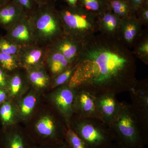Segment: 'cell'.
<instances>
[{
	"label": "cell",
	"mask_w": 148,
	"mask_h": 148,
	"mask_svg": "<svg viewBox=\"0 0 148 148\" xmlns=\"http://www.w3.org/2000/svg\"><path fill=\"white\" fill-rule=\"evenodd\" d=\"M75 66L67 83L74 89L116 95L129 91L136 81L132 59L109 46L96 45L85 49Z\"/></svg>",
	"instance_id": "cell-1"
},
{
	"label": "cell",
	"mask_w": 148,
	"mask_h": 148,
	"mask_svg": "<svg viewBox=\"0 0 148 148\" xmlns=\"http://www.w3.org/2000/svg\"><path fill=\"white\" fill-rule=\"evenodd\" d=\"M109 126L114 142L126 148H145V142L131 104L120 102L119 110Z\"/></svg>",
	"instance_id": "cell-2"
},
{
	"label": "cell",
	"mask_w": 148,
	"mask_h": 148,
	"mask_svg": "<svg viewBox=\"0 0 148 148\" xmlns=\"http://www.w3.org/2000/svg\"><path fill=\"white\" fill-rule=\"evenodd\" d=\"M29 18L37 45L48 47L60 38L62 22L52 2L38 6Z\"/></svg>",
	"instance_id": "cell-3"
},
{
	"label": "cell",
	"mask_w": 148,
	"mask_h": 148,
	"mask_svg": "<svg viewBox=\"0 0 148 148\" xmlns=\"http://www.w3.org/2000/svg\"><path fill=\"white\" fill-rule=\"evenodd\" d=\"M70 127L83 140L86 148H106L114 142L109 125L98 119L73 115Z\"/></svg>",
	"instance_id": "cell-4"
},
{
	"label": "cell",
	"mask_w": 148,
	"mask_h": 148,
	"mask_svg": "<svg viewBox=\"0 0 148 148\" xmlns=\"http://www.w3.org/2000/svg\"><path fill=\"white\" fill-rule=\"evenodd\" d=\"M67 127L66 122L58 112L53 114H48L38 120L31 138L40 145L61 143L65 140Z\"/></svg>",
	"instance_id": "cell-5"
},
{
	"label": "cell",
	"mask_w": 148,
	"mask_h": 148,
	"mask_svg": "<svg viewBox=\"0 0 148 148\" xmlns=\"http://www.w3.org/2000/svg\"><path fill=\"white\" fill-rule=\"evenodd\" d=\"M131 105L140 124L146 145L148 144V86L146 82H135L129 91Z\"/></svg>",
	"instance_id": "cell-6"
},
{
	"label": "cell",
	"mask_w": 148,
	"mask_h": 148,
	"mask_svg": "<svg viewBox=\"0 0 148 148\" xmlns=\"http://www.w3.org/2000/svg\"><path fill=\"white\" fill-rule=\"evenodd\" d=\"M58 13L62 24L71 34L91 28L90 17L92 13L81 6H69L58 11Z\"/></svg>",
	"instance_id": "cell-7"
},
{
	"label": "cell",
	"mask_w": 148,
	"mask_h": 148,
	"mask_svg": "<svg viewBox=\"0 0 148 148\" xmlns=\"http://www.w3.org/2000/svg\"><path fill=\"white\" fill-rule=\"evenodd\" d=\"M55 88L51 95L52 104L65 120L67 127H70L74 115V101L77 89L71 88L67 84Z\"/></svg>",
	"instance_id": "cell-8"
},
{
	"label": "cell",
	"mask_w": 148,
	"mask_h": 148,
	"mask_svg": "<svg viewBox=\"0 0 148 148\" xmlns=\"http://www.w3.org/2000/svg\"><path fill=\"white\" fill-rule=\"evenodd\" d=\"M74 115L82 118L101 120L95 94L84 88L77 89L73 104Z\"/></svg>",
	"instance_id": "cell-9"
},
{
	"label": "cell",
	"mask_w": 148,
	"mask_h": 148,
	"mask_svg": "<svg viewBox=\"0 0 148 148\" xmlns=\"http://www.w3.org/2000/svg\"><path fill=\"white\" fill-rule=\"evenodd\" d=\"M48 50L37 45L21 47L17 56L20 66L28 70L43 66Z\"/></svg>",
	"instance_id": "cell-10"
},
{
	"label": "cell",
	"mask_w": 148,
	"mask_h": 148,
	"mask_svg": "<svg viewBox=\"0 0 148 148\" xmlns=\"http://www.w3.org/2000/svg\"><path fill=\"white\" fill-rule=\"evenodd\" d=\"M6 38L20 47L36 45L29 16H26L8 30Z\"/></svg>",
	"instance_id": "cell-11"
},
{
	"label": "cell",
	"mask_w": 148,
	"mask_h": 148,
	"mask_svg": "<svg viewBox=\"0 0 148 148\" xmlns=\"http://www.w3.org/2000/svg\"><path fill=\"white\" fill-rule=\"evenodd\" d=\"M98 112L102 121L108 125L116 114L119 109L120 103L116 94L110 92L95 94Z\"/></svg>",
	"instance_id": "cell-12"
},
{
	"label": "cell",
	"mask_w": 148,
	"mask_h": 148,
	"mask_svg": "<svg viewBox=\"0 0 148 148\" xmlns=\"http://www.w3.org/2000/svg\"><path fill=\"white\" fill-rule=\"evenodd\" d=\"M28 16L12 1L0 8V24L8 30Z\"/></svg>",
	"instance_id": "cell-13"
},
{
	"label": "cell",
	"mask_w": 148,
	"mask_h": 148,
	"mask_svg": "<svg viewBox=\"0 0 148 148\" xmlns=\"http://www.w3.org/2000/svg\"><path fill=\"white\" fill-rule=\"evenodd\" d=\"M71 39L69 38H59L47 48L61 53L71 64L76 57L78 48L75 42Z\"/></svg>",
	"instance_id": "cell-14"
},
{
	"label": "cell",
	"mask_w": 148,
	"mask_h": 148,
	"mask_svg": "<svg viewBox=\"0 0 148 148\" xmlns=\"http://www.w3.org/2000/svg\"><path fill=\"white\" fill-rule=\"evenodd\" d=\"M45 63L54 77L64 71L71 65L69 61L61 53L49 49L47 54Z\"/></svg>",
	"instance_id": "cell-15"
},
{
	"label": "cell",
	"mask_w": 148,
	"mask_h": 148,
	"mask_svg": "<svg viewBox=\"0 0 148 148\" xmlns=\"http://www.w3.org/2000/svg\"><path fill=\"white\" fill-rule=\"evenodd\" d=\"M31 139L21 132L14 130L6 136L5 148H36L32 145Z\"/></svg>",
	"instance_id": "cell-16"
},
{
	"label": "cell",
	"mask_w": 148,
	"mask_h": 148,
	"mask_svg": "<svg viewBox=\"0 0 148 148\" xmlns=\"http://www.w3.org/2000/svg\"><path fill=\"white\" fill-rule=\"evenodd\" d=\"M29 81L38 88L46 87L50 82V78L44 67V65L27 70Z\"/></svg>",
	"instance_id": "cell-17"
},
{
	"label": "cell",
	"mask_w": 148,
	"mask_h": 148,
	"mask_svg": "<svg viewBox=\"0 0 148 148\" xmlns=\"http://www.w3.org/2000/svg\"><path fill=\"white\" fill-rule=\"evenodd\" d=\"M107 7L120 17L127 16L133 10L127 0H107Z\"/></svg>",
	"instance_id": "cell-18"
},
{
	"label": "cell",
	"mask_w": 148,
	"mask_h": 148,
	"mask_svg": "<svg viewBox=\"0 0 148 148\" xmlns=\"http://www.w3.org/2000/svg\"><path fill=\"white\" fill-rule=\"evenodd\" d=\"M80 6L92 13H100L107 9V0H79Z\"/></svg>",
	"instance_id": "cell-19"
},
{
	"label": "cell",
	"mask_w": 148,
	"mask_h": 148,
	"mask_svg": "<svg viewBox=\"0 0 148 148\" xmlns=\"http://www.w3.org/2000/svg\"><path fill=\"white\" fill-rule=\"evenodd\" d=\"M37 98L33 94H29L23 98L19 105V112L21 116L27 118L30 116L35 107Z\"/></svg>",
	"instance_id": "cell-20"
},
{
	"label": "cell",
	"mask_w": 148,
	"mask_h": 148,
	"mask_svg": "<svg viewBox=\"0 0 148 148\" xmlns=\"http://www.w3.org/2000/svg\"><path fill=\"white\" fill-rule=\"evenodd\" d=\"M0 65L3 69L12 71L20 66L17 56L9 55L0 52Z\"/></svg>",
	"instance_id": "cell-21"
},
{
	"label": "cell",
	"mask_w": 148,
	"mask_h": 148,
	"mask_svg": "<svg viewBox=\"0 0 148 148\" xmlns=\"http://www.w3.org/2000/svg\"><path fill=\"white\" fill-rule=\"evenodd\" d=\"M65 140L71 148H86L83 140L70 127L66 129Z\"/></svg>",
	"instance_id": "cell-22"
},
{
	"label": "cell",
	"mask_w": 148,
	"mask_h": 148,
	"mask_svg": "<svg viewBox=\"0 0 148 148\" xmlns=\"http://www.w3.org/2000/svg\"><path fill=\"white\" fill-rule=\"evenodd\" d=\"M75 64L74 66H70L64 71L54 77L51 85L52 88H55L67 84L75 70Z\"/></svg>",
	"instance_id": "cell-23"
},
{
	"label": "cell",
	"mask_w": 148,
	"mask_h": 148,
	"mask_svg": "<svg viewBox=\"0 0 148 148\" xmlns=\"http://www.w3.org/2000/svg\"><path fill=\"white\" fill-rule=\"evenodd\" d=\"M0 116L5 124H11L14 121L15 112L10 103L5 102L3 104L0 108Z\"/></svg>",
	"instance_id": "cell-24"
},
{
	"label": "cell",
	"mask_w": 148,
	"mask_h": 148,
	"mask_svg": "<svg viewBox=\"0 0 148 148\" xmlns=\"http://www.w3.org/2000/svg\"><path fill=\"white\" fill-rule=\"evenodd\" d=\"M21 47L6 38H0V52L9 55L17 56Z\"/></svg>",
	"instance_id": "cell-25"
},
{
	"label": "cell",
	"mask_w": 148,
	"mask_h": 148,
	"mask_svg": "<svg viewBox=\"0 0 148 148\" xmlns=\"http://www.w3.org/2000/svg\"><path fill=\"white\" fill-rule=\"evenodd\" d=\"M9 87L11 94L12 96H16L21 92L23 85V79L18 74L13 75L9 81Z\"/></svg>",
	"instance_id": "cell-26"
},
{
	"label": "cell",
	"mask_w": 148,
	"mask_h": 148,
	"mask_svg": "<svg viewBox=\"0 0 148 148\" xmlns=\"http://www.w3.org/2000/svg\"><path fill=\"white\" fill-rule=\"evenodd\" d=\"M100 13L103 16V21L107 29L110 31H114L117 25L116 15L110 11H107V9Z\"/></svg>",
	"instance_id": "cell-27"
},
{
	"label": "cell",
	"mask_w": 148,
	"mask_h": 148,
	"mask_svg": "<svg viewBox=\"0 0 148 148\" xmlns=\"http://www.w3.org/2000/svg\"><path fill=\"white\" fill-rule=\"evenodd\" d=\"M16 5L27 14L28 16L31 14L38 6L34 0H11Z\"/></svg>",
	"instance_id": "cell-28"
},
{
	"label": "cell",
	"mask_w": 148,
	"mask_h": 148,
	"mask_svg": "<svg viewBox=\"0 0 148 148\" xmlns=\"http://www.w3.org/2000/svg\"><path fill=\"white\" fill-rule=\"evenodd\" d=\"M137 34V29L135 25L128 24L125 27L124 31V37L128 42H131Z\"/></svg>",
	"instance_id": "cell-29"
},
{
	"label": "cell",
	"mask_w": 148,
	"mask_h": 148,
	"mask_svg": "<svg viewBox=\"0 0 148 148\" xmlns=\"http://www.w3.org/2000/svg\"><path fill=\"white\" fill-rule=\"evenodd\" d=\"M36 148H71L65 140L61 143L53 145H40V147H36Z\"/></svg>",
	"instance_id": "cell-30"
},
{
	"label": "cell",
	"mask_w": 148,
	"mask_h": 148,
	"mask_svg": "<svg viewBox=\"0 0 148 148\" xmlns=\"http://www.w3.org/2000/svg\"><path fill=\"white\" fill-rule=\"evenodd\" d=\"M147 0H127L133 10H137Z\"/></svg>",
	"instance_id": "cell-31"
},
{
	"label": "cell",
	"mask_w": 148,
	"mask_h": 148,
	"mask_svg": "<svg viewBox=\"0 0 148 148\" xmlns=\"http://www.w3.org/2000/svg\"><path fill=\"white\" fill-rule=\"evenodd\" d=\"M8 81L5 74L0 69V88H4L6 86Z\"/></svg>",
	"instance_id": "cell-32"
},
{
	"label": "cell",
	"mask_w": 148,
	"mask_h": 148,
	"mask_svg": "<svg viewBox=\"0 0 148 148\" xmlns=\"http://www.w3.org/2000/svg\"><path fill=\"white\" fill-rule=\"evenodd\" d=\"M140 51L141 52L145 53L147 55L148 53V42H145L141 46L140 48Z\"/></svg>",
	"instance_id": "cell-33"
},
{
	"label": "cell",
	"mask_w": 148,
	"mask_h": 148,
	"mask_svg": "<svg viewBox=\"0 0 148 148\" xmlns=\"http://www.w3.org/2000/svg\"><path fill=\"white\" fill-rule=\"evenodd\" d=\"M6 94L5 91L0 88V104L4 102L6 98Z\"/></svg>",
	"instance_id": "cell-34"
},
{
	"label": "cell",
	"mask_w": 148,
	"mask_h": 148,
	"mask_svg": "<svg viewBox=\"0 0 148 148\" xmlns=\"http://www.w3.org/2000/svg\"><path fill=\"white\" fill-rule=\"evenodd\" d=\"M106 148H126L122 146L120 144L116 143V142H114L112 143L108 147Z\"/></svg>",
	"instance_id": "cell-35"
},
{
	"label": "cell",
	"mask_w": 148,
	"mask_h": 148,
	"mask_svg": "<svg viewBox=\"0 0 148 148\" xmlns=\"http://www.w3.org/2000/svg\"><path fill=\"white\" fill-rule=\"evenodd\" d=\"M143 9L142 12V16H143L144 19H145L146 20H148V10L147 7V6H146V7Z\"/></svg>",
	"instance_id": "cell-36"
},
{
	"label": "cell",
	"mask_w": 148,
	"mask_h": 148,
	"mask_svg": "<svg viewBox=\"0 0 148 148\" xmlns=\"http://www.w3.org/2000/svg\"><path fill=\"white\" fill-rule=\"evenodd\" d=\"M38 6L42 5L51 2L52 0H34Z\"/></svg>",
	"instance_id": "cell-37"
},
{
	"label": "cell",
	"mask_w": 148,
	"mask_h": 148,
	"mask_svg": "<svg viewBox=\"0 0 148 148\" xmlns=\"http://www.w3.org/2000/svg\"><path fill=\"white\" fill-rule=\"evenodd\" d=\"M69 6L74 7L77 5L78 0H66Z\"/></svg>",
	"instance_id": "cell-38"
},
{
	"label": "cell",
	"mask_w": 148,
	"mask_h": 148,
	"mask_svg": "<svg viewBox=\"0 0 148 148\" xmlns=\"http://www.w3.org/2000/svg\"><path fill=\"white\" fill-rule=\"evenodd\" d=\"M11 0H0V8L5 5L7 3L10 2Z\"/></svg>",
	"instance_id": "cell-39"
},
{
	"label": "cell",
	"mask_w": 148,
	"mask_h": 148,
	"mask_svg": "<svg viewBox=\"0 0 148 148\" xmlns=\"http://www.w3.org/2000/svg\"><path fill=\"white\" fill-rule=\"evenodd\" d=\"M54 1H57V0H54Z\"/></svg>",
	"instance_id": "cell-40"
}]
</instances>
